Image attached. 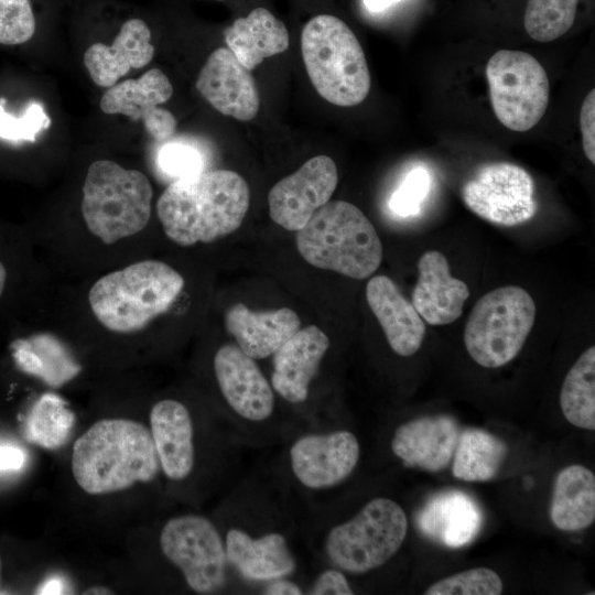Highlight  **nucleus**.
Here are the masks:
<instances>
[{
	"label": "nucleus",
	"mask_w": 595,
	"mask_h": 595,
	"mask_svg": "<svg viewBox=\"0 0 595 595\" xmlns=\"http://www.w3.org/2000/svg\"><path fill=\"white\" fill-rule=\"evenodd\" d=\"M218 526L227 560L247 591L301 573L303 515L270 467L234 483ZM305 549V547H304Z\"/></svg>",
	"instance_id": "nucleus-1"
},
{
	"label": "nucleus",
	"mask_w": 595,
	"mask_h": 595,
	"mask_svg": "<svg viewBox=\"0 0 595 595\" xmlns=\"http://www.w3.org/2000/svg\"><path fill=\"white\" fill-rule=\"evenodd\" d=\"M408 517L396 500L375 497L348 518L325 510L303 515V542L317 566L361 576L388 564L403 545Z\"/></svg>",
	"instance_id": "nucleus-2"
},
{
	"label": "nucleus",
	"mask_w": 595,
	"mask_h": 595,
	"mask_svg": "<svg viewBox=\"0 0 595 595\" xmlns=\"http://www.w3.org/2000/svg\"><path fill=\"white\" fill-rule=\"evenodd\" d=\"M249 205L245 178L234 171L215 170L174 180L159 197L156 213L172 241L192 246L237 230Z\"/></svg>",
	"instance_id": "nucleus-3"
},
{
	"label": "nucleus",
	"mask_w": 595,
	"mask_h": 595,
	"mask_svg": "<svg viewBox=\"0 0 595 595\" xmlns=\"http://www.w3.org/2000/svg\"><path fill=\"white\" fill-rule=\"evenodd\" d=\"M283 445L270 468L302 515L324 506L353 476L361 456L356 434L326 420L298 431Z\"/></svg>",
	"instance_id": "nucleus-4"
},
{
	"label": "nucleus",
	"mask_w": 595,
	"mask_h": 595,
	"mask_svg": "<svg viewBox=\"0 0 595 595\" xmlns=\"http://www.w3.org/2000/svg\"><path fill=\"white\" fill-rule=\"evenodd\" d=\"M160 470L150 429L137 421H97L73 446V476L90 495L117 493L136 483H151Z\"/></svg>",
	"instance_id": "nucleus-5"
},
{
	"label": "nucleus",
	"mask_w": 595,
	"mask_h": 595,
	"mask_svg": "<svg viewBox=\"0 0 595 595\" xmlns=\"http://www.w3.org/2000/svg\"><path fill=\"white\" fill-rule=\"evenodd\" d=\"M213 371L227 412L226 423L245 447L283 444L304 429L281 410L270 380L256 359L236 344H224L215 351Z\"/></svg>",
	"instance_id": "nucleus-6"
},
{
	"label": "nucleus",
	"mask_w": 595,
	"mask_h": 595,
	"mask_svg": "<svg viewBox=\"0 0 595 595\" xmlns=\"http://www.w3.org/2000/svg\"><path fill=\"white\" fill-rule=\"evenodd\" d=\"M184 278L159 260H142L99 278L88 302L97 321L115 333H133L166 312L184 288Z\"/></svg>",
	"instance_id": "nucleus-7"
},
{
	"label": "nucleus",
	"mask_w": 595,
	"mask_h": 595,
	"mask_svg": "<svg viewBox=\"0 0 595 595\" xmlns=\"http://www.w3.org/2000/svg\"><path fill=\"white\" fill-rule=\"evenodd\" d=\"M296 248L310 264L361 280L382 260L380 238L367 216L345 201L327 202L296 234Z\"/></svg>",
	"instance_id": "nucleus-8"
},
{
	"label": "nucleus",
	"mask_w": 595,
	"mask_h": 595,
	"mask_svg": "<svg viewBox=\"0 0 595 595\" xmlns=\"http://www.w3.org/2000/svg\"><path fill=\"white\" fill-rule=\"evenodd\" d=\"M302 57L309 78L326 101L353 107L370 90V73L354 32L331 14L312 18L301 34Z\"/></svg>",
	"instance_id": "nucleus-9"
},
{
	"label": "nucleus",
	"mask_w": 595,
	"mask_h": 595,
	"mask_svg": "<svg viewBox=\"0 0 595 595\" xmlns=\"http://www.w3.org/2000/svg\"><path fill=\"white\" fill-rule=\"evenodd\" d=\"M152 196L151 183L142 172L98 160L85 177L82 214L88 230L111 245L145 228Z\"/></svg>",
	"instance_id": "nucleus-10"
},
{
	"label": "nucleus",
	"mask_w": 595,
	"mask_h": 595,
	"mask_svg": "<svg viewBox=\"0 0 595 595\" xmlns=\"http://www.w3.org/2000/svg\"><path fill=\"white\" fill-rule=\"evenodd\" d=\"M165 560L196 594H218L246 588L227 560L224 540L216 522L198 513L170 518L159 537Z\"/></svg>",
	"instance_id": "nucleus-11"
},
{
	"label": "nucleus",
	"mask_w": 595,
	"mask_h": 595,
	"mask_svg": "<svg viewBox=\"0 0 595 595\" xmlns=\"http://www.w3.org/2000/svg\"><path fill=\"white\" fill-rule=\"evenodd\" d=\"M536 303L522 288L507 285L482 296L464 329L472 359L486 368L510 363L522 349L536 320Z\"/></svg>",
	"instance_id": "nucleus-12"
},
{
	"label": "nucleus",
	"mask_w": 595,
	"mask_h": 595,
	"mask_svg": "<svg viewBox=\"0 0 595 595\" xmlns=\"http://www.w3.org/2000/svg\"><path fill=\"white\" fill-rule=\"evenodd\" d=\"M489 97L495 116L506 128L524 132L545 113L549 79L531 54L499 50L486 65Z\"/></svg>",
	"instance_id": "nucleus-13"
},
{
	"label": "nucleus",
	"mask_w": 595,
	"mask_h": 595,
	"mask_svg": "<svg viewBox=\"0 0 595 595\" xmlns=\"http://www.w3.org/2000/svg\"><path fill=\"white\" fill-rule=\"evenodd\" d=\"M466 207L500 226H516L537 213L534 183L521 166L508 162L485 164L462 188Z\"/></svg>",
	"instance_id": "nucleus-14"
},
{
	"label": "nucleus",
	"mask_w": 595,
	"mask_h": 595,
	"mask_svg": "<svg viewBox=\"0 0 595 595\" xmlns=\"http://www.w3.org/2000/svg\"><path fill=\"white\" fill-rule=\"evenodd\" d=\"M337 183L338 172L333 159L324 154L310 159L270 190L271 219L284 229L300 230L320 207L329 202Z\"/></svg>",
	"instance_id": "nucleus-15"
},
{
	"label": "nucleus",
	"mask_w": 595,
	"mask_h": 595,
	"mask_svg": "<svg viewBox=\"0 0 595 595\" xmlns=\"http://www.w3.org/2000/svg\"><path fill=\"white\" fill-rule=\"evenodd\" d=\"M329 346L326 333L310 325L300 328L271 356V386L280 400L294 409L293 414L299 421V410L305 408L310 400L312 383Z\"/></svg>",
	"instance_id": "nucleus-16"
},
{
	"label": "nucleus",
	"mask_w": 595,
	"mask_h": 595,
	"mask_svg": "<svg viewBox=\"0 0 595 595\" xmlns=\"http://www.w3.org/2000/svg\"><path fill=\"white\" fill-rule=\"evenodd\" d=\"M150 432L164 476L173 483L190 479L197 467L198 450L188 407L172 398L155 402L150 411Z\"/></svg>",
	"instance_id": "nucleus-17"
},
{
	"label": "nucleus",
	"mask_w": 595,
	"mask_h": 595,
	"mask_svg": "<svg viewBox=\"0 0 595 595\" xmlns=\"http://www.w3.org/2000/svg\"><path fill=\"white\" fill-rule=\"evenodd\" d=\"M196 88L225 116L248 121L259 111L260 97L255 79L228 47H219L208 56L197 76Z\"/></svg>",
	"instance_id": "nucleus-18"
},
{
	"label": "nucleus",
	"mask_w": 595,
	"mask_h": 595,
	"mask_svg": "<svg viewBox=\"0 0 595 595\" xmlns=\"http://www.w3.org/2000/svg\"><path fill=\"white\" fill-rule=\"evenodd\" d=\"M459 435L448 415L422 416L401 423L390 440V450L408 467L439 472L448 466Z\"/></svg>",
	"instance_id": "nucleus-19"
},
{
	"label": "nucleus",
	"mask_w": 595,
	"mask_h": 595,
	"mask_svg": "<svg viewBox=\"0 0 595 595\" xmlns=\"http://www.w3.org/2000/svg\"><path fill=\"white\" fill-rule=\"evenodd\" d=\"M419 277L412 292V305L431 325H446L457 320L469 296L467 284L450 272L445 256L425 251L418 261Z\"/></svg>",
	"instance_id": "nucleus-20"
},
{
	"label": "nucleus",
	"mask_w": 595,
	"mask_h": 595,
	"mask_svg": "<svg viewBox=\"0 0 595 595\" xmlns=\"http://www.w3.org/2000/svg\"><path fill=\"white\" fill-rule=\"evenodd\" d=\"M366 299L391 349L402 357L414 355L422 345L425 324L397 284L387 275L374 277L367 283Z\"/></svg>",
	"instance_id": "nucleus-21"
},
{
	"label": "nucleus",
	"mask_w": 595,
	"mask_h": 595,
	"mask_svg": "<svg viewBox=\"0 0 595 595\" xmlns=\"http://www.w3.org/2000/svg\"><path fill=\"white\" fill-rule=\"evenodd\" d=\"M154 55L151 31L141 19L127 20L113 43H95L84 54L91 79L100 87H111L131 68L148 65Z\"/></svg>",
	"instance_id": "nucleus-22"
},
{
	"label": "nucleus",
	"mask_w": 595,
	"mask_h": 595,
	"mask_svg": "<svg viewBox=\"0 0 595 595\" xmlns=\"http://www.w3.org/2000/svg\"><path fill=\"white\" fill-rule=\"evenodd\" d=\"M226 329L236 345L253 359L271 357L300 328L299 315L288 307L251 311L237 303L225 315Z\"/></svg>",
	"instance_id": "nucleus-23"
},
{
	"label": "nucleus",
	"mask_w": 595,
	"mask_h": 595,
	"mask_svg": "<svg viewBox=\"0 0 595 595\" xmlns=\"http://www.w3.org/2000/svg\"><path fill=\"white\" fill-rule=\"evenodd\" d=\"M416 522L430 539L448 548H461L478 534L483 513L472 497L450 490L432 497L418 513Z\"/></svg>",
	"instance_id": "nucleus-24"
},
{
	"label": "nucleus",
	"mask_w": 595,
	"mask_h": 595,
	"mask_svg": "<svg viewBox=\"0 0 595 595\" xmlns=\"http://www.w3.org/2000/svg\"><path fill=\"white\" fill-rule=\"evenodd\" d=\"M227 47L249 71L289 47V33L269 10L257 8L224 31Z\"/></svg>",
	"instance_id": "nucleus-25"
},
{
	"label": "nucleus",
	"mask_w": 595,
	"mask_h": 595,
	"mask_svg": "<svg viewBox=\"0 0 595 595\" xmlns=\"http://www.w3.org/2000/svg\"><path fill=\"white\" fill-rule=\"evenodd\" d=\"M11 354L21 371L52 388L62 387L82 371L68 347L51 333H35L13 340Z\"/></svg>",
	"instance_id": "nucleus-26"
},
{
	"label": "nucleus",
	"mask_w": 595,
	"mask_h": 595,
	"mask_svg": "<svg viewBox=\"0 0 595 595\" xmlns=\"http://www.w3.org/2000/svg\"><path fill=\"white\" fill-rule=\"evenodd\" d=\"M550 518L562 531H580L595 520V476L583 465L559 472L553 486Z\"/></svg>",
	"instance_id": "nucleus-27"
},
{
	"label": "nucleus",
	"mask_w": 595,
	"mask_h": 595,
	"mask_svg": "<svg viewBox=\"0 0 595 595\" xmlns=\"http://www.w3.org/2000/svg\"><path fill=\"white\" fill-rule=\"evenodd\" d=\"M172 94L167 76L159 68H151L138 79L109 87L100 99V109L108 115L121 113L134 121L143 120Z\"/></svg>",
	"instance_id": "nucleus-28"
},
{
	"label": "nucleus",
	"mask_w": 595,
	"mask_h": 595,
	"mask_svg": "<svg viewBox=\"0 0 595 595\" xmlns=\"http://www.w3.org/2000/svg\"><path fill=\"white\" fill-rule=\"evenodd\" d=\"M507 445L494 434L480 429L459 432L453 455L452 473L457 479L486 482L499 472Z\"/></svg>",
	"instance_id": "nucleus-29"
},
{
	"label": "nucleus",
	"mask_w": 595,
	"mask_h": 595,
	"mask_svg": "<svg viewBox=\"0 0 595 595\" xmlns=\"http://www.w3.org/2000/svg\"><path fill=\"white\" fill-rule=\"evenodd\" d=\"M565 419L580 429L595 430V347L587 348L566 374L560 392Z\"/></svg>",
	"instance_id": "nucleus-30"
},
{
	"label": "nucleus",
	"mask_w": 595,
	"mask_h": 595,
	"mask_svg": "<svg viewBox=\"0 0 595 595\" xmlns=\"http://www.w3.org/2000/svg\"><path fill=\"white\" fill-rule=\"evenodd\" d=\"M74 423L75 414L67 402L57 394L44 393L32 405L23 435L43 448L57 450L68 440Z\"/></svg>",
	"instance_id": "nucleus-31"
},
{
	"label": "nucleus",
	"mask_w": 595,
	"mask_h": 595,
	"mask_svg": "<svg viewBox=\"0 0 595 595\" xmlns=\"http://www.w3.org/2000/svg\"><path fill=\"white\" fill-rule=\"evenodd\" d=\"M578 0H528L524 29L538 42H551L574 23Z\"/></svg>",
	"instance_id": "nucleus-32"
},
{
	"label": "nucleus",
	"mask_w": 595,
	"mask_h": 595,
	"mask_svg": "<svg viewBox=\"0 0 595 595\" xmlns=\"http://www.w3.org/2000/svg\"><path fill=\"white\" fill-rule=\"evenodd\" d=\"M504 585L500 576L488 567L466 570L430 585L425 595H499Z\"/></svg>",
	"instance_id": "nucleus-33"
},
{
	"label": "nucleus",
	"mask_w": 595,
	"mask_h": 595,
	"mask_svg": "<svg viewBox=\"0 0 595 595\" xmlns=\"http://www.w3.org/2000/svg\"><path fill=\"white\" fill-rule=\"evenodd\" d=\"M31 0H0V44L28 42L35 32Z\"/></svg>",
	"instance_id": "nucleus-34"
},
{
	"label": "nucleus",
	"mask_w": 595,
	"mask_h": 595,
	"mask_svg": "<svg viewBox=\"0 0 595 595\" xmlns=\"http://www.w3.org/2000/svg\"><path fill=\"white\" fill-rule=\"evenodd\" d=\"M6 100L0 99V138L9 141H35L37 133L51 125L42 104L30 102L23 115L15 117L7 112Z\"/></svg>",
	"instance_id": "nucleus-35"
},
{
	"label": "nucleus",
	"mask_w": 595,
	"mask_h": 595,
	"mask_svg": "<svg viewBox=\"0 0 595 595\" xmlns=\"http://www.w3.org/2000/svg\"><path fill=\"white\" fill-rule=\"evenodd\" d=\"M156 162L162 172L175 180L203 172V156L198 149L185 142L165 143Z\"/></svg>",
	"instance_id": "nucleus-36"
},
{
	"label": "nucleus",
	"mask_w": 595,
	"mask_h": 595,
	"mask_svg": "<svg viewBox=\"0 0 595 595\" xmlns=\"http://www.w3.org/2000/svg\"><path fill=\"white\" fill-rule=\"evenodd\" d=\"M430 176L422 167H416L408 173L404 181L392 194L389 206L399 216L415 215L428 194Z\"/></svg>",
	"instance_id": "nucleus-37"
},
{
	"label": "nucleus",
	"mask_w": 595,
	"mask_h": 595,
	"mask_svg": "<svg viewBox=\"0 0 595 595\" xmlns=\"http://www.w3.org/2000/svg\"><path fill=\"white\" fill-rule=\"evenodd\" d=\"M306 595H353L354 588L348 576L333 566H316V571L305 581Z\"/></svg>",
	"instance_id": "nucleus-38"
},
{
	"label": "nucleus",
	"mask_w": 595,
	"mask_h": 595,
	"mask_svg": "<svg viewBox=\"0 0 595 595\" xmlns=\"http://www.w3.org/2000/svg\"><path fill=\"white\" fill-rule=\"evenodd\" d=\"M580 128L583 151L592 164H595V90L592 89L583 100L580 112Z\"/></svg>",
	"instance_id": "nucleus-39"
},
{
	"label": "nucleus",
	"mask_w": 595,
	"mask_h": 595,
	"mask_svg": "<svg viewBox=\"0 0 595 595\" xmlns=\"http://www.w3.org/2000/svg\"><path fill=\"white\" fill-rule=\"evenodd\" d=\"M142 122L147 132L159 141L172 137L176 128V119L173 113L160 107L148 115Z\"/></svg>",
	"instance_id": "nucleus-40"
},
{
	"label": "nucleus",
	"mask_w": 595,
	"mask_h": 595,
	"mask_svg": "<svg viewBox=\"0 0 595 595\" xmlns=\"http://www.w3.org/2000/svg\"><path fill=\"white\" fill-rule=\"evenodd\" d=\"M257 594L262 595H304V581L296 577H279L260 584Z\"/></svg>",
	"instance_id": "nucleus-41"
},
{
	"label": "nucleus",
	"mask_w": 595,
	"mask_h": 595,
	"mask_svg": "<svg viewBox=\"0 0 595 595\" xmlns=\"http://www.w3.org/2000/svg\"><path fill=\"white\" fill-rule=\"evenodd\" d=\"M25 462V454L18 447L0 445V470L19 469Z\"/></svg>",
	"instance_id": "nucleus-42"
},
{
	"label": "nucleus",
	"mask_w": 595,
	"mask_h": 595,
	"mask_svg": "<svg viewBox=\"0 0 595 595\" xmlns=\"http://www.w3.org/2000/svg\"><path fill=\"white\" fill-rule=\"evenodd\" d=\"M64 583L58 578L47 580L37 588V594H62L64 592Z\"/></svg>",
	"instance_id": "nucleus-43"
},
{
	"label": "nucleus",
	"mask_w": 595,
	"mask_h": 595,
	"mask_svg": "<svg viewBox=\"0 0 595 595\" xmlns=\"http://www.w3.org/2000/svg\"><path fill=\"white\" fill-rule=\"evenodd\" d=\"M400 0H364L365 7L371 12L386 10Z\"/></svg>",
	"instance_id": "nucleus-44"
},
{
	"label": "nucleus",
	"mask_w": 595,
	"mask_h": 595,
	"mask_svg": "<svg viewBox=\"0 0 595 595\" xmlns=\"http://www.w3.org/2000/svg\"><path fill=\"white\" fill-rule=\"evenodd\" d=\"M83 594H91V595H106V594H113V592L105 586H91L83 592Z\"/></svg>",
	"instance_id": "nucleus-45"
},
{
	"label": "nucleus",
	"mask_w": 595,
	"mask_h": 595,
	"mask_svg": "<svg viewBox=\"0 0 595 595\" xmlns=\"http://www.w3.org/2000/svg\"><path fill=\"white\" fill-rule=\"evenodd\" d=\"M6 281H7V271H6V268L2 264L1 260H0V296L4 290V286H6Z\"/></svg>",
	"instance_id": "nucleus-46"
},
{
	"label": "nucleus",
	"mask_w": 595,
	"mask_h": 595,
	"mask_svg": "<svg viewBox=\"0 0 595 595\" xmlns=\"http://www.w3.org/2000/svg\"><path fill=\"white\" fill-rule=\"evenodd\" d=\"M0 571H1V562H0Z\"/></svg>",
	"instance_id": "nucleus-47"
},
{
	"label": "nucleus",
	"mask_w": 595,
	"mask_h": 595,
	"mask_svg": "<svg viewBox=\"0 0 595 595\" xmlns=\"http://www.w3.org/2000/svg\"><path fill=\"white\" fill-rule=\"evenodd\" d=\"M220 1V0H219Z\"/></svg>",
	"instance_id": "nucleus-48"
}]
</instances>
